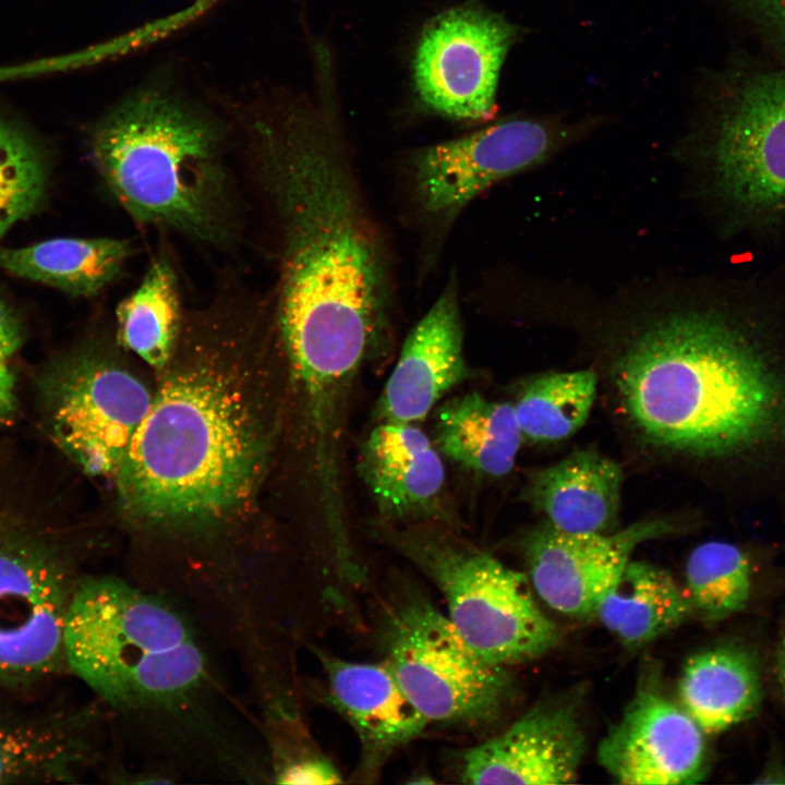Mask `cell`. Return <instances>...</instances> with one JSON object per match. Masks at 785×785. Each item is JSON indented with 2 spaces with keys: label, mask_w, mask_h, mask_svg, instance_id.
I'll return each mask as SVG.
<instances>
[{
  "label": "cell",
  "mask_w": 785,
  "mask_h": 785,
  "mask_svg": "<svg viewBox=\"0 0 785 785\" xmlns=\"http://www.w3.org/2000/svg\"><path fill=\"white\" fill-rule=\"evenodd\" d=\"M584 751L575 706L546 702L463 751L458 776L464 784H569L578 776Z\"/></svg>",
  "instance_id": "obj_16"
},
{
  "label": "cell",
  "mask_w": 785,
  "mask_h": 785,
  "mask_svg": "<svg viewBox=\"0 0 785 785\" xmlns=\"http://www.w3.org/2000/svg\"><path fill=\"white\" fill-rule=\"evenodd\" d=\"M523 29L478 4L451 9L422 33L413 61L421 101L445 117L488 120L502 64Z\"/></svg>",
  "instance_id": "obj_11"
},
{
  "label": "cell",
  "mask_w": 785,
  "mask_h": 785,
  "mask_svg": "<svg viewBox=\"0 0 785 785\" xmlns=\"http://www.w3.org/2000/svg\"><path fill=\"white\" fill-rule=\"evenodd\" d=\"M243 297L226 291L195 316L192 355L153 395L114 473L123 506L157 526L224 517L251 494L264 439L227 367Z\"/></svg>",
  "instance_id": "obj_3"
},
{
  "label": "cell",
  "mask_w": 785,
  "mask_h": 785,
  "mask_svg": "<svg viewBox=\"0 0 785 785\" xmlns=\"http://www.w3.org/2000/svg\"><path fill=\"white\" fill-rule=\"evenodd\" d=\"M709 96L704 158L732 228H784L785 70L730 69Z\"/></svg>",
  "instance_id": "obj_8"
},
{
  "label": "cell",
  "mask_w": 785,
  "mask_h": 785,
  "mask_svg": "<svg viewBox=\"0 0 785 785\" xmlns=\"http://www.w3.org/2000/svg\"><path fill=\"white\" fill-rule=\"evenodd\" d=\"M67 668L129 741L180 775L262 783L268 757L231 696L201 623L172 597L117 576L82 577Z\"/></svg>",
  "instance_id": "obj_2"
},
{
  "label": "cell",
  "mask_w": 785,
  "mask_h": 785,
  "mask_svg": "<svg viewBox=\"0 0 785 785\" xmlns=\"http://www.w3.org/2000/svg\"><path fill=\"white\" fill-rule=\"evenodd\" d=\"M241 114L278 231L270 305L280 338L307 415L334 421L387 324L379 238L329 114L276 99L252 101Z\"/></svg>",
  "instance_id": "obj_1"
},
{
  "label": "cell",
  "mask_w": 785,
  "mask_h": 785,
  "mask_svg": "<svg viewBox=\"0 0 785 785\" xmlns=\"http://www.w3.org/2000/svg\"><path fill=\"white\" fill-rule=\"evenodd\" d=\"M132 253L113 238H58L23 247L0 246V268L73 297L97 294L122 271Z\"/></svg>",
  "instance_id": "obj_22"
},
{
  "label": "cell",
  "mask_w": 785,
  "mask_h": 785,
  "mask_svg": "<svg viewBox=\"0 0 785 785\" xmlns=\"http://www.w3.org/2000/svg\"><path fill=\"white\" fill-rule=\"evenodd\" d=\"M373 532L436 587L449 620L485 662L507 667L556 644V626L533 600L527 576L473 546L459 530L376 520Z\"/></svg>",
  "instance_id": "obj_6"
},
{
  "label": "cell",
  "mask_w": 785,
  "mask_h": 785,
  "mask_svg": "<svg viewBox=\"0 0 785 785\" xmlns=\"http://www.w3.org/2000/svg\"><path fill=\"white\" fill-rule=\"evenodd\" d=\"M46 388L57 444L87 474L114 475L153 395L95 347L63 358Z\"/></svg>",
  "instance_id": "obj_9"
},
{
  "label": "cell",
  "mask_w": 785,
  "mask_h": 785,
  "mask_svg": "<svg viewBox=\"0 0 785 785\" xmlns=\"http://www.w3.org/2000/svg\"><path fill=\"white\" fill-rule=\"evenodd\" d=\"M120 342L150 366L171 360L179 340L182 315L177 277L166 258L147 269L140 286L118 305Z\"/></svg>",
  "instance_id": "obj_25"
},
{
  "label": "cell",
  "mask_w": 785,
  "mask_h": 785,
  "mask_svg": "<svg viewBox=\"0 0 785 785\" xmlns=\"http://www.w3.org/2000/svg\"><path fill=\"white\" fill-rule=\"evenodd\" d=\"M434 418L432 440L448 460L491 478L514 468L524 438L512 403L472 392L444 401Z\"/></svg>",
  "instance_id": "obj_21"
},
{
  "label": "cell",
  "mask_w": 785,
  "mask_h": 785,
  "mask_svg": "<svg viewBox=\"0 0 785 785\" xmlns=\"http://www.w3.org/2000/svg\"><path fill=\"white\" fill-rule=\"evenodd\" d=\"M557 140L548 123L515 118L424 148L412 162L416 198L427 215L452 218L491 185L543 161Z\"/></svg>",
  "instance_id": "obj_12"
},
{
  "label": "cell",
  "mask_w": 785,
  "mask_h": 785,
  "mask_svg": "<svg viewBox=\"0 0 785 785\" xmlns=\"http://www.w3.org/2000/svg\"><path fill=\"white\" fill-rule=\"evenodd\" d=\"M47 184V158L38 142L0 118V237L38 209Z\"/></svg>",
  "instance_id": "obj_28"
},
{
  "label": "cell",
  "mask_w": 785,
  "mask_h": 785,
  "mask_svg": "<svg viewBox=\"0 0 785 785\" xmlns=\"http://www.w3.org/2000/svg\"><path fill=\"white\" fill-rule=\"evenodd\" d=\"M684 709L704 733H718L749 717L761 686L753 656L737 647L700 652L684 666L679 680Z\"/></svg>",
  "instance_id": "obj_24"
},
{
  "label": "cell",
  "mask_w": 785,
  "mask_h": 785,
  "mask_svg": "<svg viewBox=\"0 0 785 785\" xmlns=\"http://www.w3.org/2000/svg\"><path fill=\"white\" fill-rule=\"evenodd\" d=\"M469 375L456 289L448 287L406 338L375 418L418 424Z\"/></svg>",
  "instance_id": "obj_18"
},
{
  "label": "cell",
  "mask_w": 785,
  "mask_h": 785,
  "mask_svg": "<svg viewBox=\"0 0 785 785\" xmlns=\"http://www.w3.org/2000/svg\"><path fill=\"white\" fill-rule=\"evenodd\" d=\"M752 313L693 309L638 334L616 386L650 442L701 457L744 451L785 431V378Z\"/></svg>",
  "instance_id": "obj_4"
},
{
  "label": "cell",
  "mask_w": 785,
  "mask_h": 785,
  "mask_svg": "<svg viewBox=\"0 0 785 785\" xmlns=\"http://www.w3.org/2000/svg\"><path fill=\"white\" fill-rule=\"evenodd\" d=\"M703 733L684 708L642 690L601 740L597 759L621 784H693L706 770Z\"/></svg>",
  "instance_id": "obj_14"
},
{
  "label": "cell",
  "mask_w": 785,
  "mask_h": 785,
  "mask_svg": "<svg viewBox=\"0 0 785 785\" xmlns=\"http://www.w3.org/2000/svg\"><path fill=\"white\" fill-rule=\"evenodd\" d=\"M671 531L664 519L639 521L606 534L565 532L544 520L523 542L530 582L553 609L579 618L595 616L635 548Z\"/></svg>",
  "instance_id": "obj_13"
},
{
  "label": "cell",
  "mask_w": 785,
  "mask_h": 785,
  "mask_svg": "<svg viewBox=\"0 0 785 785\" xmlns=\"http://www.w3.org/2000/svg\"><path fill=\"white\" fill-rule=\"evenodd\" d=\"M785 57V0H730Z\"/></svg>",
  "instance_id": "obj_29"
},
{
  "label": "cell",
  "mask_w": 785,
  "mask_h": 785,
  "mask_svg": "<svg viewBox=\"0 0 785 785\" xmlns=\"http://www.w3.org/2000/svg\"><path fill=\"white\" fill-rule=\"evenodd\" d=\"M596 395L590 370L557 372L531 381L512 403L523 435L534 442H557L585 423Z\"/></svg>",
  "instance_id": "obj_26"
},
{
  "label": "cell",
  "mask_w": 785,
  "mask_h": 785,
  "mask_svg": "<svg viewBox=\"0 0 785 785\" xmlns=\"http://www.w3.org/2000/svg\"><path fill=\"white\" fill-rule=\"evenodd\" d=\"M225 131L166 85H147L94 124L89 155L133 219L227 245L239 234L241 212L224 156Z\"/></svg>",
  "instance_id": "obj_5"
},
{
  "label": "cell",
  "mask_w": 785,
  "mask_h": 785,
  "mask_svg": "<svg viewBox=\"0 0 785 785\" xmlns=\"http://www.w3.org/2000/svg\"><path fill=\"white\" fill-rule=\"evenodd\" d=\"M96 714L0 716V784L73 782L96 759Z\"/></svg>",
  "instance_id": "obj_20"
},
{
  "label": "cell",
  "mask_w": 785,
  "mask_h": 785,
  "mask_svg": "<svg viewBox=\"0 0 785 785\" xmlns=\"http://www.w3.org/2000/svg\"><path fill=\"white\" fill-rule=\"evenodd\" d=\"M313 651L323 668L328 702L359 738L358 776L374 781L388 758L418 738L430 723L384 661L355 662Z\"/></svg>",
  "instance_id": "obj_17"
},
{
  "label": "cell",
  "mask_w": 785,
  "mask_h": 785,
  "mask_svg": "<svg viewBox=\"0 0 785 785\" xmlns=\"http://www.w3.org/2000/svg\"><path fill=\"white\" fill-rule=\"evenodd\" d=\"M374 631L381 660L428 723L481 727L508 702L506 667L480 657L415 583L399 579L384 589Z\"/></svg>",
  "instance_id": "obj_7"
},
{
  "label": "cell",
  "mask_w": 785,
  "mask_h": 785,
  "mask_svg": "<svg viewBox=\"0 0 785 785\" xmlns=\"http://www.w3.org/2000/svg\"><path fill=\"white\" fill-rule=\"evenodd\" d=\"M686 587L692 613L721 620L741 611L750 594L747 557L734 544L710 541L697 546L686 564Z\"/></svg>",
  "instance_id": "obj_27"
},
{
  "label": "cell",
  "mask_w": 785,
  "mask_h": 785,
  "mask_svg": "<svg viewBox=\"0 0 785 785\" xmlns=\"http://www.w3.org/2000/svg\"><path fill=\"white\" fill-rule=\"evenodd\" d=\"M14 408V376L8 366L7 358L0 357V421L9 418Z\"/></svg>",
  "instance_id": "obj_31"
},
{
  "label": "cell",
  "mask_w": 785,
  "mask_h": 785,
  "mask_svg": "<svg viewBox=\"0 0 785 785\" xmlns=\"http://www.w3.org/2000/svg\"><path fill=\"white\" fill-rule=\"evenodd\" d=\"M80 579L46 544L0 535V683L67 667L65 624Z\"/></svg>",
  "instance_id": "obj_10"
},
{
  "label": "cell",
  "mask_w": 785,
  "mask_h": 785,
  "mask_svg": "<svg viewBox=\"0 0 785 785\" xmlns=\"http://www.w3.org/2000/svg\"><path fill=\"white\" fill-rule=\"evenodd\" d=\"M358 472L377 521L436 522L459 530L442 455L418 424L378 422L361 445Z\"/></svg>",
  "instance_id": "obj_15"
},
{
  "label": "cell",
  "mask_w": 785,
  "mask_h": 785,
  "mask_svg": "<svg viewBox=\"0 0 785 785\" xmlns=\"http://www.w3.org/2000/svg\"><path fill=\"white\" fill-rule=\"evenodd\" d=\"M777 671L780 684L785 695V635L781 643Z\"/></svg>",
  "instance_id": "obj_32"
},
{
  "label": "cell",
  "mask_w": 785,
  "mask_h": 785,
  "mask_svg": "<svg viewBox=\"0 0 785 785\" xmlns=\"http://www.w3.org/2000/svg\"><path fill=\"white\" fill-rule=\"evenodd\" d=\"M23 330L15 312L0 299V357L9 358L21 345Z\"/></svg>",
  "instance_id": "obj_30"
},
{
  "label": "cell",
  "mask_w": 785,
  "mask_h": 785,
  "mask_svg": "<svg viewBox=\"0 0 785 785\" xmlns=\"http://www.w3.org/2000/svg\"><path fill=\"white\" fill-rule=\"evenodd\" d=\"M689 600L663 568L629 560L603 595L595 617L626 647H642L681 624Z\"/></svg>",
  "instance_id": "obj_23"
},
{
  "label": "cell",
  "mask_w": 785,
  "mask_h": 785,
  "mask_svg": "<svg viewBox=\"0 0 785 785\" xmlns=\"http://www.w3.org/2000/svg\"><path fill=\"white\" fill-rule=\"evenodd\" d=\"M624 473L618 463L585 449L534 472L524 499L554 528L583 534L617 530Z\"/></svg>",
  "instance_id": "obj_19"
}]
</instances>
